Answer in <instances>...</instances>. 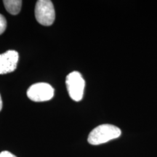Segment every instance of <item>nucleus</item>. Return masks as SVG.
<instances>
[{"mask_svg": "<svg viewBox=\"0 0 157 157\" xmlns=\"http://www.w3.org/2000/svg\"><path fill=\"white\" fill-rule=\"evenodd\" d=\"M35 17L41 25L49 26L54 23L56 12L53 4L50 0H39L35 7Z\"/></svg>", "mask_w": 157, "mask_h": 157, "instance_id": "obj_2", "label": "nucleus"}, {"mask_svg": "<svg viewBox=\"0 0 157 157\" xmlns=\"http://www.w3.org/2000/svg\"><path fill=\"white\" fill-rule=\"evenodd\" d=\"M18 57L17 51L11 50L0 54V74L14 71L17 68Z\"/></svg>", "mask_w": 157, "mask_h": 157, "instance_id": "obj_5", "label": "nucleus"}, {"mask_svg": "<svg viewBox=\"0 0 157 157\" xmlns=\"http://www.w3.org/2000/svg\"><path fill=\"white\" fill-rule=\"evenodd\" d=\"M3 3L7 11L12 15L18 14L21 11L22 6L21 0H5Z\"/></svg>", "mask_w": 157, "mask_h": 157, "instance_id": "obj_6", "label": "nucleus"}, {"mask_svg": "<svg viewBox=\"0 0 157 157\" xmlns=\"http://www.w3.org/2000/svg\"><path fill=\"white\" fill-rule=\"evenodd\" d=\"M27 96L34 102L50 101L54 96V88L44 82L34 84L27 90Z\"/></svg>", "mask_w": 157, "mask_h": 157, "instance_id": "obj_4", "label": "nucleus"}, {"mask_svg": "<svg viewBox=\"0 0 157 157\" xmlns=\"http://www.w3.org/2000/svg\"><path fill=\"white\" fill-rule=\"evenodd\" d=\"M0 157H17L14 154H11L10 152L7 151H4L0 153Z\"/></svg>", "mask_w": 157, "mask_h": 157, "instance_id": "obj_8", "label": "nucleus"}, {"mask_svg": "<svg viewBox=\"0 0 157 157\" xmlns=\"http://www.w3.org/2000/svg\"><path fill=\"white\" fill-rule=\"evenodd\" d=\"M66 87L68 95L74 101H80L83 98L85 82L82 74L78 71H73L66 76Z\"/></svg>", "mask_w": 157, "mask_h": 157, "instance_id": "obj_3", "label": "nucleus"}, {"mask_svg": "<svg viewBox=\"0 0 157 157\" xmlns=\"http://www.w3.org/2000/svg\"><path fill=\"white\" fill-rule=\"evenodd\" d=\"M2 109V100L1 95H0V111H1Z\"/></svg>", "mask_w": 157, "mask_h": 157, "instance_id": "obj_9", "label": "nucleus"}, {"mask_svg": "<svg viewBox=\"0 0 157 157\" xmlns=\"http://www.w3.org/2000/svg\"><path fill=\"white\" fill-rule=\"evenodd\" d=\"M121 133V129L114 125L101 124L91 131L87 140L90 144L98 146L118 138Z\"/></svg>", "mask_w": 157, "mask_h": 157, "instance_id": "obj_1", "label": "nucleus"}, {"mask_svg": "<svg viewBox=\"0 0 157 157\" xmlns=\"http://www.w3.org/2000/svg\"><path fill=\"white\" fill-rule=\"evenodd\" d=\"M7 28V21L2 15L0 14V35L5 32Z\"/></svg>", "mask_w": 157, "mask_h": 157, "instance_id": "obj_7", "label": "nucleus"}]
</instances>
